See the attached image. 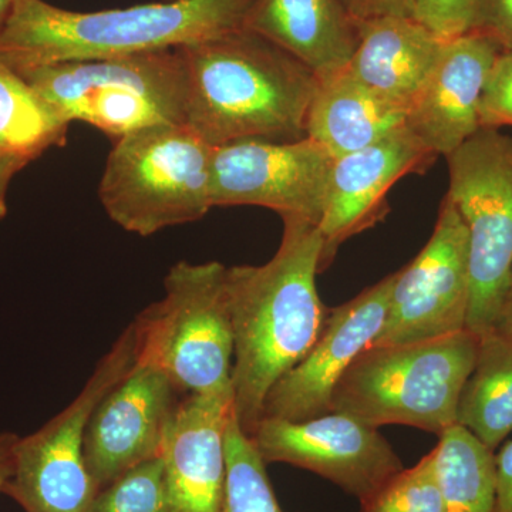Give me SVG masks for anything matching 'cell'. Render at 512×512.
Masks as SVG:
<instances>
[{
	"instance_id": "6",
	"label": "cell",
	"mask_w": 512,
	"mask_h": 512,
	"mask_svg": "<svg viewBox=\"0 0 512 512\" xmlns=\"http://www.w3.org/2000/svg\"><path fill=\"white\" fill-rule=\"evenodd\" d=\"M214 148L187 124H156L117 138L100 181L104 211L138 237L201 220L214 207Z\"/></svg>"
},
{
	"instance_id": "25",
	"label": "cell",
	"mask_w": 512,
	"mask_h": 512,
	"mask_svg": "<svg viewBox=\"0 0 512 512\" xmlns=\"http://www.w3.org/2000/svg\"><path fill=\"white\" fill-rule=\"evenodd\" d=\"M443 507L436 454L431 450L363 503L362 512H443Z\"/></svg>"
},
{
	"instance_id": "13",
	"label": "cell",
	"mask_w": 512,
	"mask_h": 512,
	"mask_svg": "<svg viewBox=\"0 0 512 512\" xmlns=\"http://www.w3.org/2000/svg\"><path fill=\"white\" fill-rule=\"evenodd\" d=\"M178 393L163 372L136 360L101 400L84 439V460L97 491L161 456Z\"/></svg>"
},
{
	"instance_id": "10",
	"label": "cell",
	"mask_w": 512,
	"mask_h": 512,
	"mask_svg": "<svg viewBox=\"0 0 512 512\" xmlns=\"http://www.w3.org/2000/svg\"><path fill=\"white\" fill-rule=\"evenodd\" d=\"M335 158L309 137L242 140L215 147L212 205L268 208L281 218H301L319 225Z\"/></svg>"
},
{
	"instance_id": "18",
	"label": "cell",
	"mask_w": 512,
	"mask_h": 512,
	"mask_svg": "<svg viewBox=\"0 0 512 512\" xmlns=\"http://www.w3.org/2000/svg\"><path fill=\"white\" fill-rule=\"evenodd\" d=\"M244 28L295 57L316 79L345 69L359 39L342 0H255Z\"/></svg>"
},
{
	"instance_id": "8",
	"label": "cell",
	"mask_w": 512,
	"mask_h": 512,
	"mask_svg": "<svg viewBox=\"0 0 512 512\" xmlns=\"http://www.w3.org/2000/svg\"><path fill=\"white\" fill-rule=\"evenodd\" d=\"M450 187L468 238L467 330L494 332L512 285V137L481 128L446 157Z\"/></svg>"
},
{
	"instance_id": "35",
	"label": "cell",
	"mask_w": 512,
	"mask_h": 512,
	"mask_svg": "<svg viewBox=\"0 0 512 512\" xmlns=\"http://www.w3.org/2000/svg\"><path fill=\"white\" fill-rule=\"evenodd\" d=\"M16 3H18V0H0V32H2L6 23H8Z\"/></svg>"
},
{
	"instance_id": "22",
	"label": "cell",
	"mask_w": 512,
	"mask_h": 512,
	"mask_svg": "<svg viewBox=\"0 0 512 512\" xmlns=\"http://www.w3.org/2000/svg\"><path fill=\"white\" fill-rule=\"evenodd\" d=\"M436 454L443 512H495V456L466 427L444 431Z\"/></svg>"
},
{
	"instance_id": "14",
	"label": "cell",
	"mask_w": 512,
	"mask_h": 512,
	"mask_svg": "<svg viewBox=\"0 0 512 512\" xmlns=\"http://www.w3.org/2000/svg\"><path fill=\"white\" fill-rule=\"evenodd\" d=\"M394 274L333 308L315 345L276 382L265 400L262 419L305 421L332 412L340 377L382 332Z\"/></svg>"
},
{
	"instance_id": "29",
	"label": "cell",
	"mask_w": 512,
	"mask_h": 512,
	"mask_svg": "<svg viewBox=\"0 0 512 512\" xmlns=\"http://www.w3.org/2000/svg\"><path fill=\"white\" fill-rule=\"evenodd\" d=\"M474 30L512 52V0H481Z\"/></svg>"
},
{
	"instance_id": "11",
	"label": "cell",
	"mask_w": 512,
	"mask_h": 512,
	"mask_svg": "<svg viewBox=\"0 0 512 512\" xmlns=\"http://www.w3.org/2000/svg\"><path fill=\"white\" fill-rule=\"evenodd\" d=\"M468 308L467 228L446 195L429 242L394 276L386 320L372 346L423 342L463 332Z\"/></svg>"
},
{
	"instance_id": "12",
	"label": "cell",
	"mask_w": 512,
	"mask_h": 512,
	"mask_svg": "<svg viewBox=\"0 0 512 512\" xmlns=\"http://www.w3.org/2000/svg\"><path fill=\"white\" fill-rule=\"evenodd\" d=\"M266 464L285 463L339 485L360 504L382 490L404 466L379 429L348 414L315 419H262L252 436Z\"/></svg>"
},
{
	"instance_id": "19",
	"label": "cell",
	"mask_w": 512,
	"mask_h": 512,
	"mask_svg": "<svg viewBox=\"0 0 512 512\" xmlns=\"http://www.w3.org/2000/svg\"><path fill=\"white\" fill-rule=\"evenodd\" d=\"M357 46L348 70L390 103L409 111L437 60L443 40L410 16L356 23Z\"/></svg>"
},
{
	"instance_id": "24",
	"label": "cell",
	"mask_w": 512,
	"mask_h": 512,
	"mask_svg": "<svg viewBox=\"0 0 512 512\" xmlns=\"http://www.w3.org/2000/svg\"><path fill=\"white\" fill-rule=\"evenodd\" d=\"M227 481L221 512H284L266 474V463L254 440L244 433L234 407L225 430Z\"/></svg>"
},
{
	"instance_id": "4",
	"label": "cell",
	"mask_w": 512,
	"mask_h": 512,
	"mask_svg": "<svg viewBox=\"0 0 512 512\" xmlns=\"http://www.w3.org/2000/svg\"><path fill=\"white\" fill-rule=\"evenodd\" d=\"M478 343L480 336L463 330L423 342L370 346L340 377L332 412L375 429L400 424L440 437L457 424Z\"/></svg>"
},
{
	"instance_id": "21",
	"label": "cell",
	"mask_w": 512,
	"mask_h": 512,
	"mask_svg": "<svg viewBox=\"0 0 512 512\" xmlns=\"http://www.w3.org/2000/svg\"><path fill=\"white\" fill-rule=\"evenodd\" d=\"M457 424L493 451L512 431V342L497 332L480 336L476 366L458 403Z\"/></svg>"
},
{
	"instance_id": "17",
	"label": "cell",
	"mask_w": 512,
	"mask_h": 512,
	"mask_svg": "<svg viewBox=\"0 0 512 512\" xmlns=\"http://www.w3.org/2000/svg\"><path fill=\"white\" fill-rule=\"evenodd\" d=\"M232 403L194 394L178 403L161 453L167 512H221Z\"/></svg>"
},
{
	"instance_id": "31",
	"label": "cell",
	"mask_w": 512,
	"mask_h": 512,
	"mask_svg": "<svg viewBox=\"0 0 512 512\" xmlns=\"http://www.w3.org/2000/svg\"><path fill=\"white\" fill-rule=\"evenodd\" d=\"M495 512H512V441L495 456Z\"/></svg>"
},
{
	"instance_id": "9",
	"label": "cell",
	"mask_w": 512,
	"mask_h": 512,
	"mask_svg": "<svg viewBox=\"0 0 512 512\" xmlns=\"http://www.w3.org/2000/svg\"><path fill=\"white\" fill-rule=\"evenodd\" d=\"M136 362L133 326L120 333L69 406L19 437L15 473L3 494L25 512H87L97 490L84 460L94 410Z\"/></svg>"
},
{
	"instance_id": "5",
	"label": "cell",
	"mask_w": 512,
	"mask_h": 512,
	"mask_svg": "<svg viewBox=\"0 0 512 512\" xmlns=\"http://www.w3.org/2000/svg\"><path fill=\"white\" fill-rule=\"evenodd\" d=\"M227 266L211 261L171 266L164 296L131 322L136 360L156 367L180 393L234 402V332L227 291Z\"/></svg>"
},
{
	"instance_id": "7",
	"label": "cell",
	"mask_w": 512,
	"mask_h": 512,
	"mask_svg": "<svg viewBox=\"0 0 512 512\" xmlns=\"http://www.w3.org/2000/svg\"><path fill=\"white\" fill-rule=\"evenodd\" d=\"M67 123L117 140L140 128L187 121V74L178 49L16 70Z\"/></svg>"
},
{
	"instance_id": "15",
	"label": "cell",
	"mask_w": 512,
	"mask_h": 512,
	"mask_svg": "<svg viewBox=\"0 0 512 512\" xmlns=\"http://www.w3.org/2000/svg\"><path fill=\"white\" fill-rule=\"evenodd\" d=\"M436 160V154L406 126L372 146L336 157L318 225L323 241L322 271L349 238L384 220L394 184L406 175L423 173Z\"/></svg>"
},
{
	"instance_id": "2",
	"label": "cell",
	"mask_w": 512,
	"mask_h": 512,
	"mask_svg": "<svg viewBox=\"0 0 512 512\" xmlns=\"http://www.w3.org/2000/svg\"><path fill=\"white\" fill-rule=\"evenodd\" d=\"M187 74V124L212 147L305 136L315 74L242 28L178 49Z\"/></svg>"
},
{
	"instance_id": "32",
	"label": "cell",
	"mask_w": 512,
	"mask_h": 512,
	"mask_svg": "<svg viewBox=\"0 0 512 512\" xmlns=\"http://www.w3.org/2000/svg\"><path fill=\"white\" fill-rule=\"evenodd\" d=\"M19 437L12 431H0V493H3L6 484L15 473L16 446H18Z\"/></svg>"
},
{
	"instance_id": "34",
	"label": "cell",
	"mask_w": 512,
	"mask_h": 512,
	"mask_svg": "<svg viewBox=\"0 0 512 512\" xmlns=\"http://www.w3.org/2000/svg\"><path fill=\"white\" fill-rule=\"evenodd\" d=\"M494 332L512 342V285L507 298H505L503 308H501Z\"/></svg>"
},
{
	"instance_id": "33",
	"label": "cell",
	"mask_w": 512,
	"mask_h": 512,
	"mask_svg": "<svg viewBox=\"0 0 512 512\" xmlns=\"http://www.w3.org/2000/svg\"><path fill=\"white\" fill-rule=\"evenodd\" d=\"M30 163L26 158L15 156V154L0 153V220L6 215V192L10 181Z\"/></svg>"
},
{
	"instance_id": "26",
	"label": "cell",
	"mask_w": 512,
	"mask_h": 512,
	"mask_svg": "<svg viewBox=\"0 0 512 512\" xmlns=\"http://www.w3.org/2000/svg\"><path fill=\"white\" fill-rule=\"evenodd\" d=\"M87 512H167L163 457L144 461L101 488Z\"/></svg>"
},
{
	"instance_id": "3",
	"label": "cell",
	"mask_w": 512,
	"mask_h": 512,
	"mask_svg": "<svg viewBox=\"0 0 512 512\" xmlns=\"http://www.w3.org/2000/svg\"><path fill=\"white\" fill-rule=\"evenodd\" d=\"M255 0H163L124 9L73 12L18 0L0 32L12 69L180 49L244 28Z\"/></svg>"
},
{
	"instance_id": "16",
	"label": "cell",
	"mask_w": 512,
	"mask_h": 512,
	"mask_svg": "<svg viewBox=\"0 0 512 512\" xmlns=\"http://www.w3.org/2000/svg\"><path fill=\"white\" fill-rule=\"evenodd\" d=\"M501 53L491 37L476 30L444 43L406 116V127L437 157L450 156L481 130V97Z\"/></svg>"
},
{
	"instance_id": "23",
	"label": "cell",
	"mask_w": 512,
	"mask_h": 512,
	"mask_svg": "<svg viewBox=\"0 0 512 512\" xmlns=\"http://www.w3.org/2000/svg\"><path fill=\"white\" fill-rule=\"evenodd\" d=\"M70 124L0 60V153L33 161L66 141Z\"/></svg>"
},
{
	"instance_id": "27",
	"label": "cell",
	"mask_w": 512,
	"mask_h": 512,
	"mask_svg": "<svg viewBox=\"0 0 512 512\" xmlns=\"http://www.w3.org/2000/svg\"><path fill=\"white\" fill-rule=\"evenodd\" d=\"M481 0H413V18L443 40L473 32Z\"/></svg>"
},
{
	"instance_id": "30",
	"label": "cell",
	"mask_w": 512,
	"mask_h": 512,
	"mask_svg": "<svg viewBox=\"0 0 512 512\" xmlns=\"http://www.w3.org/2000/svg\"><path fill=\"white\" fill-rule=\"evenodd\" d=\"M356 23L384 16L413 18V0H342Z\"/></svg>"
},
{
	"instance_id": "1",
	"label": "cell",
	"mask_w": 512,
	"mask_h": 512,
	"mask_svg": "<svg viewBox=\"0 0 512 512\" xmlns=\"http://www.w3.org/2000/svg\"><path fill=\"white\" fill-rule=\"evenodd\" d=\"M276 254L264 265L231 266L225 291L234 332L235 417L254 436L266 396L315 345L328 309L316 288L323 241L318 225L285 217Z\"/></svg>"
},
{
	"instance_id": "20",
	"label": "cell",
	"mask_w": 512,
	"mask_h": 512,
	"mask_svg": "<svg viewBox=\"0 0 512 512\" xmlns=\"http://www.w3.org/2000/svg\"><path fill=\"white\" fill-rule=\"evenodd\" d=\"M407 111L356 79L348 67L318 79L305 136L333 157L355 153L406 126Z\"/></svg>"
},
{
	"instance_id": "28",
	"label": "cell",
	"mask_w": 512,
	"mask_h": 512,
	"mask_svg": "<svg viewBox=\"0 0 512 512\" xmlns=\"http://www.w3.org/2000/svg\"><path fill=\"white\" fill-rule=\"evenodd\" d=\"M481 128L512 127V52L495 60L480 103Z\"/></svg>"
}]
</instances>
